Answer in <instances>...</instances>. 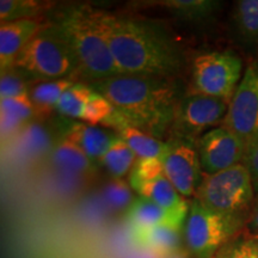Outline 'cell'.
<instances>
[{
  "label": "cell",
  "instance_id": "7c38bea8",
  "mask_svg": "<svg viewBox=\"0 0 258 258\" xmlns=\"http://www.w3.org/2000/svg\"><path fill=\"white\" fill-rule=\"evenodd\" d=\"M40 19H22L0 25V69L2 73L14 69L21 50L43 27Z\"/></svg>",
  "mask_w": 258,
  "mask_h": 258
},
{
  "label": "cell",
  "instance_id": "83f0119b",
  "mask_svg": "<svg viewBox=\"0 0 258 258\" xmlns=\"http://www.w3.org/2000/svg\"><path fill=\"white\" fill-rule=\"evenodd\" d=\"M213 258H258V245L250 235H235Z\"/></svg>",
  "mask_w": 258,
  "mask_h": 258
},
{
  "label": "cell",
  "instance_id": "7a4b0ae2",
  "mask_svg": "<svg viewBox=\"0 0 258 258\" xmlns=\"http://www.w3.org/2000/svg\"><path fill=\"white\" fill-rule=\"evenodd\" d=\"M88 85L105 97L128 124L159 140L170 132L184 97L176 78L164 77L120 74Z\"/></svg>",
  "mask_w": 258,
  "mask_h": 258
},
{
  "label": "cell",
  "instance_id": "9a60e30c",
  "mask_svg": "<svg viewBox=\"0 0 258 258\" xmlns=\"http://www.w3.org/2000/svg\"><path fill=\"white\" fill-rule=\"evenodd\" d=\"M182 230L184 228L173 225H159L147 231L132 234V238L134 243L143 249L161 258H166L182 250Z\"/></svg>",
  "mask_w": 258,
  "mask_h": 258
},
{
  "label": "cell",
  "instance_id": "5b68a950",
  "mask_svg": "<svg viewBox=\"0 0 258 258\" xmlns=\"http://www.w3.org/2000/svg\"><path fill=\"white\" fill-rule=\"evenodd\" d=\"M194 199L213 212L246 222L256 192L249 171L240 163L214 175L203 176Z\"/></svg>",
  "mask_w": 258,
  "mask_h": 258
},
{
  "label": "cell",
  "instance_id": "44dd1931",
  "mask_svg": "<svg viewBox=\"0 0 258 258\" xmlns=\"http://www.w3.org/2000/svg\"><path fill=\"white\" fill-rule=\"evenodd\" d=\"M74 84V80L71 78L36 82L34 84L29 90V98L38 117H44L55 110L60 97Z\"/></svg>",
  "mask_w": 258,
  "mask_h": 258
},
{
  "label": "cell",
  "instance_id": "8992f818",
  "mask_svg": "<svg viewBox=\"0 0 258 258\" xmlns=\"http://www.w3.org/2000/svg\"><path fill=\"white\" fill-rule=\"evenodd\" d=\"M244 227V221L213 212L192 199L185 219L183 237L188 252L194 257L213 258Z\"/></svg>",
  "mask_w": 258,
  "mask_h": 258
},
{
  "label": "cell",
  "instance_id": "ba28073f",
  "mask_svg": "<svg viewBox=\"0 0 258 258\" xmlns=\"http://www.w3.org/2000/svg\"><path fill=\"white\" fill-rule=\"evenodd\" d=\"M230 102L200 93H186L177 105L170 129V139H183L198 144L208 128L224 122Z\"/></svg>",
  "mask_w": 258,
  "mask_h": 258
},
{
  "label": "cell",
  "instance_id": "ac0fdd59",
  "mask_svg": "<svg viewBox=\"0 0 258 258\" xmlns=\"http://www.w3.org/2000/svg\"><path fill=\"white\" fill-rule=\"evenodd\" d=\"M0 116L3 139L17 135L25 124L30 123L35 117H37L29 95L2 99Z\"/></svg>",
  "mask_w": 258,
  "mask_h": 258
},
{
  "label": "cell",
  "instance_id": "484cf974",
  "mask_svg": "<svg viewBox=\"0 0 258 258\" xmlns=\"http://www.w3.org/2000/svg\"><path fill=\"white\" fill-rule=\"evenodd\" d=\"M92 93V89L90 88L88 84L76 83L60 97L59 102L55 106V111L59 112L60 115L66 116V117L80 120L84 109L88 104Z\"/></svg>",
  "mask_w": 258,
  "mask_h": 258
},
{
  "label": "cell",
  "instance_id": "603a6c76",
  "mask_svg": "<svg viewBox=\"0 0 258 258\" xmlns=\"http://www.w3.org/2000/svg\"><path fill=\"white\" fill-rule=\"evenodd\" d=\"M118 135L128 144L138 159H159L165 151L166 141L159 140L131 124L118 131Z\"/></svg>",
  "mask_w": 258,
  "mask_h": 258
},
{
  "label": "cell",
  "instance_id": "3957f363",
  "mask_svg": "<svg viewBox=\"0 0 258 258\" xmlns=\"http://www.w3.org/2000/svg\"><path fill=\"white\" fill-rule=\"evenodd\" d=\"M50 22L55 23L69 38L78 56L80 73L89 83L122 74L105 38L90 17L89 5L62 6Z\"/></svg>",
  "mask_w": 258,
  "mask_h": 258
},
{
  "label": "cell",
  "instance_id": "cb8c5ba5",
  "mask_svg": "<svg viewBox=\"0 0 258 258\" xmlns=\"http://www.w3.org/2000/svg\"><path fill=\"white\" fill-rule=\"evenodd\" d=\"M16 139L19 152L27 158H37L53 148L51 138L47 129L34 121L25 124L16 135Z\"/></svg>",
  "mask_w": 258,
  "mask_h": 258
},
{
  "label": "cell",
  "instance_id": "836d02e7",
  "mask_svg": "<svg viewBox=\"0 0 258 258\" xmlns=\"http://www.w3.org/2000/svg\"><path fill=\"white\" fill-rule=\"evenodd\" d=\"M254 239H256V241H257V245H258V237H253Z\"/></svg>",
  "mask_w": 258,
  "mask_h": 258
},
{
  "label": "cell",
  "instance_id": "6da1fadb",
  "mask_svg": "<svg viewBox=\"0 0 258 258\" xmlns=\"http://www.w3.org/2000/svg\"><path fill=\"white\" fill-rule=\"evenodd\" d=\"M89 14L122 74L176 78L182 71L184 54L166 25L152 19L110 14L91 5Z\"/></svg>",
  "mask_w": 258,
  "mask_h": 258
},
{
  "label": "cell",
  "instance_id": "30bf717a",
  "mask_svg": "<svg viewBox=\"0 0 258 258\" xmlns=\"http://www.w3.org/2000/svg\"><path fill=\"white\" fill-rule=\"evenodd\" d=\"M164 173L185 200L195 198L203 179V171L196 144L183 139L166 141L164 153L159 158Z\"/></svg>",
  "mask_w": 258,
  "mask_h": 258
},
{
  "label": "cell",
  "instance_id": "ffe728a7",
  "mask_svg": "<svg viewBox=\"0 0 258 258\" xmlns=\"http://www.w3.org/2000/svg\"><path fill=\"white\" fill-rule=\"evenodd\" d=\"M150 6L164 9L173 17L186 22H205L217 12L220 6L219 2L213 0H161L148 2Z\"/></svg>",
  "mask_w": 258,
  "mask_h": 258
},
{
  "label": "cell",
  "instance_id": "5bb4252c",
  "mask_svg": "<svg viewBox=\"0 0 258 258\" xmlns=\"http://www.w3.org/2000/svg\"><path fill=\"white\" fill-rule=\"evenodd\" d=\"M117 137L118 133L109 131L104 127L74 122L64 132L63 139H67L79 146L93 163H97L101 161L108 148Z\"/></svg>",
  "mask_w": 258,
  "mask_h": 258
},
{
  "label": "cell",
  "instance_id": "d4e9b609",
  "mask_svg": "<svg viewBox=\"0 0 258 258\" xmlns=\"http://www.w3.org/2000/svg\"><path fill=\"white\" fill-rule=\"evenodd\" d=\"M137 160L138 158L132 148L118 135L103 156L101 163L114 178H122L128 172L131 173Z\"/></svg>",
  "mask_w": 258,
  "mask_h": 258
},
{
  "label": "cell",
  "instance_id": "52a82bcc",
  "mask_svg": "<svg viewBox=\"0 0 258 258\" xmlns=\"http://www.w3.org/2000/svg\"><path fill=\"white\" fill-rule=\"evenodd\" d=\"M243 78V61L230 50H213L192 60L190 91L231 102Z\"/></svg>",
  "mask_w": 258,
  "mask_h": 258
},
{
  "label": "cell",
  "instance_id": "d6986e66",
  "mask_svg": "<svg viewBox=\"0 0 258 258\" xmlns=\"http://www.w3.org/2000/svg\"><path fill=\"white\" fill-rule=\"evenodd\" d=\"M50 161L63 172L88 175L95 170V163L72 141L62 139L50 151Z\"/></svg>",
  "mask_w": 258,
  "mask_h": 258
},
{
  "label": "cell",
  "instance_id": "277c9868",
  "mask_svg": "<svg viewBox=\"0 0 258 258\" xmlns=\"http://www.w3.org/2000/svg\"><path fill=\"white\" fill-rule=\"evenodd\" d=\"M15 69L30 82L72 79L80 63L69 38L53 22H48L28 42L15 61Z\"/></svg>",
  "mask_w": 258,
  "mask_h": 258
},
{
  "label": "cell",
  "instance_id": "f1b7e54d",
  "mask_svg": "<svg viewBox=\"0 0 258 258\" xmlns=\"http://www.w3.org/2000/svg\"><path fill=\"white\" fill-rule=\"evenodd\" d=\"M105 201L110 205V207L122 211L128 209L134 201L132 186L122 178H114L109 180L103 189Z\"/></svg>",
  "mask_w": 258,
  "mask_h": 258
},
{
  "label": "cell",
  "instance_id": "2e32d148",
  "mask_svg": "<svg viewBox=\"0 0 258 258\" xmlns=\"http://www.w3.org/2000/svg\"><path fill=\"white\" fill-rule=\"evenodd\" d=\"M125 219L131 227L132 234L166 224L183 228V226L177 224L175 219L171 217L165 209L143 196H139L134 200L131 207L125 212Z\"/></svg>",
  "mask_w": 258,
  "mask_h": 258
},
{
  "label": "cell",
  "instance_id": "4316f807",
  "mask_svg": "<svg viewBox=\"0 0 258 258\" xmlns=\"http://www.w3.org/2000/svg\"><path fill=\"white\" fill-rule=\"evenodd\" d=\"M43 2L36 0H2L0 2V21L2 23L35 19L46 10Z\"/></svg>",
  "mask_w": 258,
  "mask_h": 258
},
{
  "label": "cell",
  "instance_id": "1f68e13d",
  "mask_svg": "<svg viewBox=\"0 0 258 258\" xmlns=\"http://www.w3.org/2000/svg\"><path fill=\"white\" fill-rule=\"evenodd\" d=\"M243 164L249 171L254 192L258 196V137L246 146Z\"/></svg>",
  "mask_w": 258,
  "mask_h": 258
},
{
  "label": "cell",
  "instance_id": "4fadbf2b",
  "mask_svg": "<svg viewBox=\"0 0 258 258\" xmlns=\"http://www.w3.org/2000/svg\"><path fill=\"white\" fill-rule=\"evenodd\" d=\"M133 190L139 194V196L151 200L163 209H165L171 217L175 219L177 224L184 227L190 201L185 200L177 191L172 183L167 179L165 173L158 176L151 182L137 186Z\"/></svg>",
  "mask_w": 258,
  "mask_h": 258
},
{
  "label": "cell",
  "instance_id": "f546056e",
  "mask_svg": "<svg viewBox=\"0 0 258 258\" xmlns=\"http://www.w3.org/2000/svg\"><path fill=\"white\" fill-rule=\"evenodd\" d=\"M30 88V80L14 67V69L2 73L0 99L15 98V97L29 95Z\"/></svg>",
  "mask_w": 258,
  "mask_h": 258
},
{
  "label": "cell",
  "instance_id": "7402d4cb",
  "mask_svg": "<svg viewBox=\"0 0 258 258\" xmlns=\"http://www.w3.org/2000/svg\"><path fill=\"white\" fill-rule=\"evenodd\" d=\"M80 120L92 125H108L117 131H121L128 124L117 109L105 97L95 91L90 97Z\"/></svg>",
  "mask_w": 258,
  "mask_h": 258
},
{
  "label": "cell",
  "instance_id": "e0dca14e",
  "mask_svg": "<svg viewBox=\"0 0 258 258\" xmlns=\"http://www.w3.org/2000/svg\"><path fill=\"white\" fill-rule=\"evenodd\" d=\"M235 38L245 47L258 48V0L235 2L231 12Z\"/></svg>",
  "mask_w": 258,
  "mask_h": 258
},
{
  "label": "cell",
  "instance_id": "d6a6232c",
  "mask_svg": "<svg viewBox=\"0 0 258 258\" xmlns=\"http://www.w3.org/2000/svg\"><path fill=\"white\" fill-rule=\"evenodd\" d=\"M245 228L249 232L250 237H258V196L254 199L252 208L245 222Z\"/></svg>",
  "mask_w": 258,
  "mask_h": 258
},
{
  "label": "cell",
  "instance_id": "4dcf8cb0",
  "mask_svg": "<svg viewBox=\"0 0 258 258\" xmlns=\"http://www.w3.org/2000/svg\"><path fill=\"white\" fill-rule=\"evenodd\" d=\"M164 167L160 159H138L129 173V184L132 189L151 182L158 176L163 175Z\"/></svg>",
  "mask_w": 258,
  "mask_h": 258
},
{
  "label": "cell",
  "instance_id": "9c48e42d",
  "mask_svg": "<svg viewBox=\"0 0 258 258\" xmlns=\"http://www.w3.org/2000/svg\"><path fill=\"white\" fill-rule=\"evenodd\" d=\"M221 125L237 135L245 147L258 137V61L245 70Z\"/></svg>",
  "mask_w": 258,
  "mask_h": 258
},
{
  "label": "cell",
  "instance_id": "8fae6325",
  "mask_svg": "<svg viewBox=\"0 0 258 258\" xmlns=\"http://www.w3.org/2000/svg\"><path fill=\"white\" fill-rule=\"evenodd\" d=\"M196 147L205 175H214L243 163L246 150L243 141L222 125L203 134Z\"/></svg>",
  "mask_w": 258,
  "mask_h": 258
}]
</instances>
